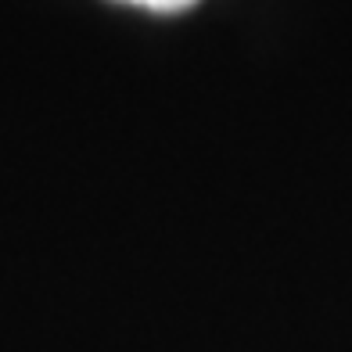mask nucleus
<instances>
[{
    "mask_svg": "<svg viewBox=\"0 0 352 352\" xmlns=\"http://www.w3.org/2000/svg\"><path fill=\"white\" fill-rule=\"evenodd\" d=\"M122 4H133V8H144V11H158V14H173V11L195 8L198 0H122Z\"/></svg>",
    "mask_w": 352,
    "mask_h": 352,
    "instance_id": "1",
    "label": "nucleus"
}]
</instances>
